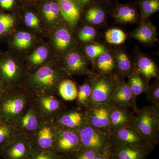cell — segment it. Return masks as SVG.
<instances>
[{
	"label": "cell",
	"mask_w": 159,
	"mask_h": 159,
	"mask_svg": "<svg viewBox=\"0 0 159 159\" xmlns=\"http://www.w3.org/2000/svg\"><path fill=\"white\" fill-rule=\"evenodd\" d=\"M69 76L61 61L52 57L45 64L28 74L24 85L35 96L55 95L60 83Z\"/></svg>",
	"instance_id": "1"
},
{
	"label": "cell",
	"mask_w": 159,
	"mask_h": 159,
	"mask_svg": "<svg viewBox=\"0 0 159 159\" xmlns=\"http://www.w3.org/2000/svg\"><path fill=\"white\" fill-rule=\"evenodd\" d=\"M34 98L33 93L25 85L4 89L0 98V122L12 125Z\"/></svg>",
	"instance_id": "2"
},
{
	"label": "cell",
	"mask_w": 159,
	"mask_h": 159,
	"mask_svg": "<svg viewBox=\"0 0 159 159\" xmlns=\"http://www.w3.org/2000/svg\"><path fill=\"white\" fill-rule=\"evenodd\" d=\"M28 74L23 61L14 53H0V83L3 89L24 85Z\"/></svg>",
	"instance_id": "3"
},
{
	"label": "cell",
	"mask_w": 159,
	"mask_h": 159,
	"mask_svg": "<svg viewBox=\"0 0 159 159\" xmlns=\"http://www.w3.org/2000/svg\"><path fill=\"white\" fill-rule=\"evenodd\" d=\"M133 127L154 147L159 143V110L153 106L138 109L134 112Z\"/></svg>",
	"instance_id": "4"
},
{
	"label": "cell",
	"mask_w": 159,
	"mask_h": 159,
	"mask_svg": "<svg viewBox=\"0 0 159 159\" xmlns=\"http://www.w3.org/2000/svg\"><path fill=\"white\" fill-rule=\"evenodd\" d=\"M92 81V95L86 109L99 103L109 104L119 77L116 73L105 75H98L94 73L90 76Z\"/></svg>",
	"instance_id": "5"
},
{
	"label": "cell",
	"mask_w": 159,
	"mask_h": 159,
	"mask_svg": "<svg viewBox=\"0 0 159 159\" xmlns=\"http://www.w3.org/2000/svg\"><path fill=\"white\" fill-rule=\"evenodd\" d=\"M44 122L41 113L34 98L28 108L12 124L20 134L30 141Z\"/></svg>",
	"instance_id": "6"
},
{
	"label": "cell",
	"mask_w": 159,
	"mask_h": 159,
	"mask_svg": "<svg viewBox=\"0 0 159 159\" xmlns=\"http://www.w3.org/2000/svg\"><path fill=\"white\" fill-rule=\"evenodd\" d=\"M71 28L66 22L62 21L51 31V47L58 56L63 57L76 47Z\"/></svg>",
	"instance_id": "7"
},
{
	"label": "cell",
	"mask_w": 159,
	"mask_h": 159,
	"mask_svg": "<svg viewBox=\"0 0 159 159\" xmlns=\"http://www.w3.org/2000/svg\"><path fill=\"white\" fill-rule=\"evenodd\" d=\"M54 150L60 155L73 156L81 149L78 132L55 127Z\"/></svg>",
	"instance_id": "8"
},
{
	"label": "cell",
	"mask_w": 159,
	"mask_h": 159,
	"mask_svg": "<svg viewBox=\"0 0 159 159\" xmlns=\"http://www.w3.org/2000/svg\"><path fill=\"white\" fill-rule=\"evenodd\" d=\"M61 64L69 76H90L95 73L89 68L85 54L78 48H74L63 57Z\"/></svg>",
	"instance_id": "9"
},
{
	"label": "cell",
	"mask_w": 159,
	"mask_h": 159,
	"mask_svg": "<svg viewBox=\"0 0 159 159\" xmlns=\"http://www.w3.org/2000/svg\"><path fill=\"white\" fill-rule=\"evenodd\" d=\"M113 107L106 103H99L84 110L87 124L102 132L109 134L110 121Z\"/></svg>",
	"instance_id": "10"
},
{
	"label": "cell",
	"mask_w": 159,
	"mask_h": 159,
	"mask_svg": "<svg viewBox=\"0 0 159 159\" xmlns=\"http://www.w3.org/2000/svg\"><path fill=\"white\" fill-rule=\"evenodd\" d=\"M81 148L101 150L110 142V135L87 124L78 130Z\"/></svg>",
	"instance_id": "11"
},
{
	"label": "cell",
	"mask_w": 159,
	"mask_h": 159,
	"mask_svg": "<svg viewBox=\"0 0 159 159\" xmlns=\"http://www.w3.org/2000/svg\"><path fill=\"white\" fill-rule=\"evenodd\" d=\"M44 122L53 123L54 119L68 106L55 95H34Z\"/></svg>",
	"instance_id": "12"
},
{
	"label": "cell",
	"mask_w": 159,
	"mask_h": 159,
	"mask_svg": "<svg viewBox=\"0 0 159 159\" xmlns=\"http://www.w3.org/2000/svg\"><path fill=\"white\" fill-rule=\"evenodd\" d=\"M32 151L29 139L20 134L11 142L0 148V156L5 159H29Z\"/></svg>",
	"instance_id": "13"
},
{
	"label": "cell",
	"mask_w": 159,
	"mask_h": 159,
	"mask_svg": "<svg viewBox=\"0 0 159 159\" xmlns=\"http://www.w3.org/2000/svg\"><path fill=\"white\" fill-rule=\"evenodd\" d=\"M53 123L57 128L78 132L87 124L85 111L77 107L67 109L54 119Z\"/></svg>",
	"instance_id": "14"
},
{
	"label": "cell",
	"mask_w": 159,
	"mask_h": 159,
	"mask_svg": "<svg viewBox=\"0 0 159 159\" xmlns=\"http://www.w3.org/2000/svg\"><path fill=\"white\" fill-rule=\"evenodd\" d=\"M55 132L53 123L43 122L30 140L32 149L54 151Z\"/></svg>",
	"instance_id": "15"
},
{
	"label": "cell",
	"mask_w": 159,
	"mask_h": 159,
	"mask_svg": "<svg viewBox=\"0 0 159 159\" xmlns=\"http://www.w3.org/2000/svg\"><path fill=\"white\" fill-rule=\"evenodd\" d=\"M110 142L138 147H154L133 126L122 127L110 134Z\"/></svg>",
	"instance_id": "16"
},
{
	"label": "cell",
	"mask_w": 159,
	"mask_h": 159,
	"mask_svg": "<svg viewBox=\"0 0 159 159\" xmlns=\"http://www.w3.org/2000/svg\"><path fill=\"white\" fill-rule=\"evenodd\" d=\"M154 147H138L110 142L111 157L113 159H146Z\"/></svg>",
	"instance_id": "17"
},
{
	"label": "cell",
	"mask_w": 159,
	"mask_h": 159,
	"mask_svg": "<svg viewBox=\"0 0 159 159\" xmlns=\"http://www.w3.org/2000/svg\"><path fill=\"white\" fill-rule=\"evenodd\" d=\"M137 98L132 93L124 78L119 77L116 88L111 98L110 105L112 107H125L136 111L138 108Z\"/></svg>",
	"instance_id": "18"
},
{
	"label": "cell",
	"mask_w": 159,
	"mask_h": 159,
	"mask_svg": "<svg viewBox=\"0 0 159 159\" xmlns=\"http://www.w3.org/2000/svg\"><path fill=\"white\" fill-rule=\"evenodd\" d=\"M37 42L36 34L30 30L15 31L8 38V46L12 52H26L33 48Z\"/></svg>",
	"instance_id": "19"
},
{
	"label": "cell",
	"mask_w": 159,
	"mask_h": 159,
	"mask_svg": "<svg viewBox=\"0 0 159 159\" xmlns=\"http://www.w3.org/2000/svg\"><path fill=\"white\" fill-rule=\"evenodd\" d=\"M51 56V48L46 44H41L26 55L23 61L30 74L47 63L52 58Z\"/></svg>",
	"instance_id": "20"
},
{
	"label": "cell",
	"mask_w": 159,
	"mask_h": 159,
	"mask_svg": "<svg viewBox=\"0 0 159 159\" xmlns=\"http://www.w3.org/2000/svg\"><path fill=\"white\" fill-rule=\"evenodd\" d=\"M41 20L44 27L52 31L63 20L57 0H48L41 8Z\"/></svg>",
	"instance_id": "21"
},
{
	"label": "cell",
	"mask_w": 159,
	"mask_h": 159,
	"mask_svg": "<svg viewBox=\"0 0 159 159\" xmlns=\"http://www.w3.org/2000/svg\"><path fill=\"white\" fill-rule=\"evenodd\" d=\"M135 113L125 107H113L110 121L109 134L122 127L133 126Z\"/></svg>",
	"instance_id": "22"
},
{
	"label": "cell",
	"mask_w": 159,
	"mask_h": 159,
	"mask_svg": "<svg viewBox=\"0 0 159 159\" xmlns=\"http://www.w3.org/2000/svg\"><path fill=\"white\" fill-rule=\"evenodd\" d=\"M135 69L148 81L152 78L159 79V70L152 58L140 51L136 53L134 60Z\"/></svg>",
	"instance_id": "23"
},
{
	"label": "cell",
	"mask_w": 159,
	"mask_h": 159,
	"mask_svg": "<svg viewBox=\"0 0 159 159\" xmlns=\"http://www.w3.org/2000/svg\"><path fill=\"white\" fill-rule=\"evenodd\" d=\"M116 66V73L119 77H128L135 69L134 60L125 50L118 49L111 52Z\"/></svg>",
	"instance_id": "24"
},
{
	"label": "cell",
	"mask_w": 159,
	"mask_h": 159,
	"mask_svg": "<svg viewBox=\"0 0 159 159\" xmlns=\"http://www.w3.org/2000/svg\"><path fill=\"white\" fill-rule=\"evenodd\" d=\"M113 15L115 20L121 24L137 23L140 19V14L136 6L132 4H119L114 9Z\"/></svg>",
	"instance_id": "25"
},
{
	"label": "cell",
	"mask_w": 159,
	"mask_h": 159,
	"mask_svg": "<svg viewBox=\"0 0 159 159\" xmlns=\"http://www.w3.org/2000/svg\"><path fill=\"white\" fill-rule=\"evenodd\" d=\"M130 36L139 42L147 44L157 41L156 27L148 20L140 23L137 29L130 33Z\"/></svg>",
	"instance_id": "26"
},
{
	"label": "cell",
	"mask_w": 159,
	"mask_h": 159,
	"mask_svg": "<svg viewBox=\"0 0 159 159\" xmlns=\"http://www.w3.org/2000/svg\"><path fill=\"white\" fill-rule=\"evenodd\" d=\"M64 20L71 27L77 25L81 16V7L75 0H57Z\"/></svg>",
	"instance_id": "27"
},
{
	"label": "cell",
	"mask_w": 159,
	"mask_h": 159,
	"mask_svg": "<svg viewBox=\"0 0 159 159\" xmlns=\"http://www.w3.org/2000/svg\"><path fill=\"white\" fill-rule=\"evenodd\" d=\"M93 67L98 75L116 73V66L111 52L107 50L93 61Z\"/></svg>",
	"instance_id": "28"
},
{
	"label": "cell",
	"mask_w": 159,
	"mask_h": 159,
	"mask_svg": "<svg viewBox=\"0 0 159 159\" xmlns=\"http://www.w3.org/2000/svg\"><path fill=\"white\" fill-rule=\"evenodd\" d=\"M18 21L14 14L0 10V40L8 39L15 31Z\"/></svg>",
	"instance_id": "29"
},
{
	"label": "cell",
	"mask_w": 159,
	"mask_h": 159,
	"mask_svg": "<svg viewBox=\"0 0 159 159\" xmlns=\"http://www.w3.org/2000/svg\"><path fill=\"white\" fill-rule=\"evenodd\" d=\"M127 77L128 81L126 83L135 97L137 98L138 96L145 93L149 82L135 69Z\"/></svg>",
	"instance_id": "30"
},
{
	"label": "cell",
	"mask_w": 159,
	"mask_h": 159,
	"mask_svg": "<svg viewBox=\"0 0 159 159\" xmlns=\"http://www.w3.org/2000/svg\"><path fill=\"white\" fill-rule=\"evenodd\" d=\"M78 93V88L74 81L69 78L63 80L60 83L57 94L63 100L71 101L75 100Z\"/></svg>",
	"instance_id": "31"
},
{
	"label": "cell",
	"mask_w": 159,
	"mask_h": 159,
	"mask_svg": "<svg viewBox=\"0 0 159 159\" xmlns=\"http://www.w3.org/2000/svg\"><path fill=\"white\" fill-rule=\"evenodd\" d=\"M92 81L89 77L84 80L78 88L76 98V107L84 110L88 105L92 95Z\"/></svg>",
	"instance_id": "32"
},
{
	"label": "cell",
	"mask_w": 159,
	"mask_h": 159,
	"mask_svg": "<svg viewBox=\"0 0 159 159\" xmlns=\"http://www.w3.org/2000/svg\"><path fill=\"white\" fill-rule=\"evenodd\" d=\"M106 17V15L103 8L96 5L90 6L84 15L86 22L93 25H99L102 24Z\"/></svg>",
	"instance_id": "33"
},
{
	"label": "cell",
	"mask_w": 159,
	"mask_h": 159,
	"mask_svg": "<svg viewBox=\"0 0 159 159\" xmlns=\"http://www.w3.org/2000/svg\"><path fill=\"white\" fill-rule=\"evenodd\" d=\"M138 4L140 10V23L147 20L159 11V0H139Z\"/></svg>",
	"instance_id": "34"
},
{
	"label": "cell",
	"mask_w": 159,
	"mask_h": 159,
	"mask_svg": "<svg viewBox=\"0 0 159 159\" xmlns=\"http://www.w3.org/2000/svg\"><path fill=\"white\" fill-rule=\"evenodd\" d=\"M24 22L30 31L34 33L42 34L44 32V27L41 19L33 11H28L24 15Z\"/></svg>",
	"instance_id": "35"
},
{
	"label": "cell",
	"mask_w": 159,
	"mask_h": 159,
	"mask_svg": "<svg viewBox=\"0 0 159 159\" xmlns=\"http://www.w3.org/2000/svg\"><path fill=\"white\" fill-rule=\"evenodd\" d=\"M19 134L13 125L0 122V148L14 140Z\"/></svg>",
	"instance_id": "36"
},
{
	"label": "cell",
	"mask_w": 159,
	"mask_h": 159,
	"mask_svg": "<svg viewBox=\"0 0 159 159\" xmlns=\"http://www.w3.org/2000/svg\"><path fill=\"white\" fill-rule=\"evenodd\" d=\"M127 35L121 29L113 28L107 30L105 34L107 42L111 44L119 45L123 43L126 39Z\"/></svg>",
	"instance_id": "37"
},
{
	"label": "cell",
	"mask_w": 159,
	"mask_h": 159,
	"mask_svg": "<svg viewBox=\"0 0 159 159\" xmlns=\"http://www.w3.org/2000/svg\"><path fill=\"white\" fill-rule=\"evenodd\" d=\"M107 51V49L105 46L97 43L89 44L86 45L84 49L85 56L93 62L96 58Z\"/></svg>",
	"instance_id": "38"
},
{
	"label": "cell",
	"mask_w": 159,
	"mask_h": 159,
	"mask_svg": "<svg viewBox=\"0 0 159 159\" xmlns=\"http://www.w3.org/2000/svg\"><path fill=\"white\" fill-rule=\"evenodd\" d=\"M145 93L146 99L157 109L159 110V80H156L154 82L148 86Z\"/></svg>",
	"instance_id": "39"
},
{
	"label": "cell",
	"mask_w": 159,
	"mask_h": 159,
	"mask_svg": "<svg viewBox=\"0 0 159 159\" xmlns=\"http://www.w3.org/2000/svg\"><path fill=\"white\" fill-rule=\"evenodd\" d=\"M97 34V31L93 27L85 25L80 29L77 34V37L81 42L89 43L95 39Z\"/></svg>",
	"instance_id": "40"
},
{
	"label": "cell",
	"mask_w": 159,
	"mask_h": 159,
	"mask_svg": "<svg viewBox=\"0 0 159 159\" xmlns=\"http://www.w3.org/2000/svg\"><path fill=\"white\" fill-rule=\"evenodd\" d=\"M29 159H62V157L54 150H39L32 149Z\"/></svg>",
	"instance_id": "41"
},
{
	"label": "cell",
	"mask_w": 159,
	"mask_h": 159,
	"mask_svg": "<svg viewBox=\"0 0 159 159\" xmlns=\"http://www.w3.org/2000/svg\"><path fill=\"white\" fill-rule=\"evenodd\" d=\"M100 150L90 148H82L72 156L71 159H95Z\"/></svg>",
	"instance_id": "42"
},
{
	"label": "cell",
	"mask_w": 159,
	"mask_h": 159,
	"mask_svg": "<svg viewBox=\"0 0 159 159\" xmlns=\"http://www.w3.org/2000/svg\"><path fill=\"white\" fill-rule=\"evenodd\" d=\"M111 157L110 142L102 150L99 152V153L95 159H109Z\"/></svg>",
	"instance_id": "43"
},
{
	"label": "cell",
	"mask_w": 159,
	"mask_h": 159,
	"mask_svg": "<svg viewBox=\"0 0 159 159\" xmlns=\"http://www.w3.org/2000/svg\"><path fill=\"white\" fill-rule=\"evenodd\" d=\"M16 0H0V9L4 10H10L13 8Z\"/></svg>",
	"instance_id": "44"
},
{
	"label": "cell",
	"mask_w": 159,
	"mask_h": 159,
	"mask_svg": "<svg viewBox=\"0 0 159 159\" xmlns=\"http://www.w3.org/2000/svg\"><path fill=\"white\" fill-rule=\"evenodd\" d=\"M81 8L85 7L90 4L93 0H75Z\"/></svg>",
	"instance_id": "45"
},
{
	"label": "cell",
	"mask_w": 159,
	"mask_h": 159,
	"mask_svg": "<svg viewBox=\"0 0 159 159\" xmlns=\"http://www.w3.org/2000/svg\"><path fill=\"white\" fill-rule=\"evenodd\" d=\"M101 2L103 3V4H108L110 2L111 0H100Z\"/></svg>",
	"instance_id": "46"
},
{
	"label": "cell",
	"mask_w": 159,
	"mask_h": 159,
	"mask_svg": "<svg viewBox=\"0 0 159 159\" xmlns=\"http://www.w3.org/2000/svg\"><path fill=\"white\" fill-rule=\"evenodd\" d=\"M3 88L2 86L1 85V83H0V98H1V96H2V94L3 92Z\"/></svg>",
	"instance_id": "47"
},
{
	"label": "cell",
	"mask_w": 159,
	"mask_h": 159,
	"mask_svg": "<svg viewBox=\"0 0 159 159\" xmlns=\"http://www.w3.org/2000/svg\"><path fill=\"white\" fill-rule=\"evenodd\" d=\"M26 1H29V2H34V1H36V0H26Z\"/></svg>",
	"instance_id": "48"
},
{
	"label": "cell",
	"mask_w": 159,
	"mask_h": 159,
	"mask_svg": "<svg viewBox=\"0 0 159 159\" xmlns=\"http://www.w3.org/2000/svg\"><path fill=\"white\" fill-rule=\"evenodd\" d=\"M109 159H113L112 158H111V157Z\"/></svg>",
	"instance_id": "49"
},
{
	"label": "cell",
	"mask_w": 159,
	"mask_h": 159,
	"mask_svg": "<svg viewBox=\"0 0 159 159\" xmlns=\"http://www.w3.org/2000/svg\"><path fill=\"white\" fill-rule=\"evenodd\" d=\"M62 159H65L64 158H63V157H62Z\"/></svg>",
	"instance_id": "50"
},
{
	"label": "cell",
	"mask_w": 159,
	"mask_h": 159,
	"mask_svg": "<svg viewBox=\"0 0 159 159\" xmlns=\"http://www.w3.org/2000/svg\"><path fill=\"white\" fill-rule=\"evenodd\" d=\"M0 53H1V52H0Z\"/></svg>",
	"instance_id": "51"
}]
</instances>
